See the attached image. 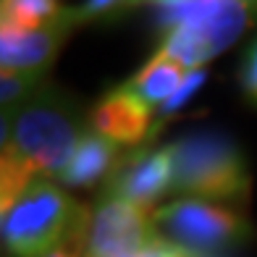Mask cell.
<instances>
[{"instance_id": "13", "label": "cell", "mask_w": 257, "mask_h": 257, "mask_svg": "<svg viewBox=\"0 0 257 257\" xmlns=\"http://www.w3.org/2000/svg\"><path fill=\"white\" fill-rule=\"evenodd\" d=\"M48 74H24V71H3L0 74V105L3 110H19L27 100H32L45 87Z\"/></svg>"}, {"instance_id": "4", "label": "cell", "mask_w": 257, "mask_h": 257, "mask_svg": "<svg viewBox=\"0 0 257 257\" xmlns=\"http://www.w3.org/2000/svg\"><path fill=\"white\" fill-rule=\"evenodd\" d=\"M168 147L173 155V192L207 202L247 200L252 184L249 168L231 137L192 132Z\"/></svg>"}, {"instance_id": "5", "label": "cell", "mask_w": 257, "mask_h": 257, "mask_svg": "<svg viewBox=\"0 0 257 257\" xmlns=\"http://www.w3.org/2000/svg\"><path fill=\"white\" fill-rule=\"evenodd\" d=\"M153 223L158 236L194 254H215L220 249L236 247L252 233L249 223L236 210L194 197H181L155 207Z\"/></svg>"}, {"instance_id": "6", "label": "cell", "mask_w": 257, "mask_h": 257, "mask_svg": "<svg viewBox=\"0 0 257 257\" xmlns=\"http://www.w3.org/2000/svg\"><path fill=\"white\" fill-rule=\"evenodd\" d=\"M150 207L102 194L89 213L84 257H137L158 239Z\"/></svg>"}, {"instance_id": "2", "label": "cell", "mask_w": 257, "mask_h": 257, "mask_svg": "<svg viewBox=\"0 0 257 257\" xmlns=\"http://www.w3.org/2000/svg\"><path fill=\"white\" fill-rule=\"evenodd\" d=\"M89 213L50 179L32 181L0 218V236L11 257H48L55 249L84 252Z\"/></svg>"}, {"instance_id": "14", "label": "cell", "mask_w": 257, "mask_h": 257, "mask_svg": "<svg viewBox=\"0 0 257 257\" xmlns=\"http://www.w3.org/2000/svg\"><path fill=\"white\" fill-rule=\"evenodd\" d=\"M142 0H84L81 6H76V11H79L81 24H87V21H95V19H113L121 11L134 8Z\"/></svg>"}, {"instance_id": "10", "label": "cell", "mask_w": 257, "mask_h": 257, "mask_svg": "<svg viewBox=\"0 0 257 257\" xmlns=\"http://www.w3.org/2000/svg\"><path fill=\"white\" fill-rule=\"evenodd\" d=\"M123 158L126 153L121 150V145H115L113 139L97 132H87L58 179L66 186H92L102 179L108 181L113 171L123 163Z\"/></svg>"}, {"instance_id": "7", "label": "cell", "mask_w": 257, "mask_h": 257, "mask_svg": "<svg viewBox=\"0 0 257 257\" xmlns=\"http://www.w3.org/2000/svg\"><path fill=\"white\" fill-rule=\"evenodd\" d=\"M171 189H173V155L171 147H158V150L126 153L123 163L105 181L102 194L155 210L153 205Z\"/></svg>"}, {"instance_id": "11", "label": "cell", "mask_w": 257, "mask_h": 257, "mask_svg": "<svg viewBox=\"0 0 257 257\" xmlns=\"http://www.w3.org/2000/svg\"><path fill=\"white\" fill-rule=\"evenodd\" d=\"M186 76H189L186 66H181L176 58H171L168 53L158 50L142 68H139L137 76H132L126 81V87L132 89L137 97H142L150 108H155V105L163 108V105H168L176 97V92L181 89Z\"/></svg>"}, {"instance_id": "16", "label": "cell", "mask_w": 257, "mask_h": 257, "mask_svg": "<svg viewBox=\"0 0 257 257\" xmlns=\"http://www.w3.org/2000/svg\"><path fill=\"white\" fill-rule=\"evenodd\" d=\"M205 76H207V74H205V68H200V71H189V76H186V81L181 84V89L176 92V97H173L168 105H163V108H160V115H163V118H168V115L176 113L181 105H184L197 89L205 84Z\"/></svg>"}, {"instance_id": "15", "label": "cell", "mask_w": 257, "mask_h": 257, "mask_svg": "<svg viewBox=\"0 0 257 257\" xmlns=\"http://www.w3.org/2000/svg\"><path fill=\"white\" fill-rule=\"evenodd\" d=\"M239 81H241V89H244V95H247V100L257 108V37L241 58Z\"/></svg>"}, {"instance_id": "18", "label": "cell", "mask_w": 257, "mask_h": 257, "mask_svg": "<svg viewBox=\"0 0 257 257\" xmlns=\"http://www.w3.org/2000/svg\"><path fill=\"white\" fill-rule=\"evenodd\" d=\"M48 257H79V252H76V249H55V252L48 254Z\"/></svg>"}, {"instance_id": "19", "label": "cell", "mask_w": 257, "mask_h": 257, "mask_svg": "<svg viewBox=\"0 0 257 257\" xmlns=\"http://www.w3.org/2000/svg\"><path fill=\"white\" fill-rule=\"evenodd\" d=\"M181 257H218V254H194V252H186V249H181Z\"/></svg>"}, {"instance_id": "8", "label": "cell", "mask_w": 257, "mask_h": 257, "mask_svg": "<svg viewBox=\"0 0 257 257\" xmlns=\"http://www.w3.org/2000/svg\"><path fill=\"white\" fill-rule=\"evenodd\" d=\"M76 27H81L79 11L63 8L55 21L34 32L0 29V68L24 74H48L53 58Z\"/></svg>"}, {"instance_id": "17", "label": "cell", "mask_w": 257, "mask_h": 257, "mask_svg": "<svg viewBox=\"0 0 257 257\" xmlns=\"http://www.w3.org/2000/svg\"><path fill=\"white\" fill-rule=\"evenodd\" d=\"M142 3H158V6H166V8H176V6L192 3V0H142Z\"/></svg>"}, {"instance_id": "1", "label": "cell", "mask_w": 257, "mask_h": 257, "mask_svg": "<svg viewBox=\"0 0 257 257\" xmlns=\"http://www.w3.org/2000/svg\"><path fill=\"white\" fill-rule=\"evenodd\" d=\"M0 128V210L32 181L61 176L87 134L81 102L53 84H45L19 110H3Z\"/></svg>"}, {"instance_id": "3", "label": "cell", "mask_w": 257, "mask_h": 257, "mask_svg": "<svg viewBox=\"0 0 257 257\" xmlns=\"http://www.w3.org/2000/svg\"><path fill=\"white\" fill-rule=\"evenodd\" d=\"M252 21H257V6L249 0H192L166 8L160 27L168 34L160 50L186 66V71H200L210 58L231 48Z\"/></svg>"}, {"instance_id": "12", "label": "cell", "mask_w": 257, "mask_h": 257, "mask_svg": "<svg viewBox=\"0 0 257 257\" xmlns=\"http://www.w3.org/2000/svg\"><path fill=\"white\" fill-rule=\"evenodd\" d=\"M61 14V0H0V27L11 32L42 29Z\"/></svg>"}, {"instance_id": "9", "label": "cell", "mask_w": 257, "mask_h": 257, "mask_svg": "<svg viewBox=\"0 0 257 257\" xmlns=\"http://www.w3.org/2000/svg\"><path fill=\"white\" fill-rule=\"evenodd\" d=\"M150 118H153V108L142 97H137L126 84L105 92L89 113L92 132L126 147L153 137L150 134Z\"/></svg>"}]
</instances>
